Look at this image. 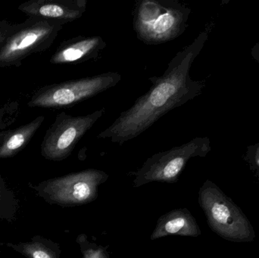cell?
I'll use <instances>...</instances> for the list:
<instances>
[{
    "instance_id": "obj_16",
    "label": "cell",
    "mask_w": 259,
    "mask_h": 258,
    "mask_svg": "<svg viewBox=\"0 0 259 258\" xmlns=\"http://www.w3.org/2000/svg\"><path fill=\"white\" fill-rule=\"evenodd\" d=\"M10 24V23L8 21H0V42L4 39L5 35H6Z\"/></svg>"
},
{
    "instance_id": "obj_3",
    "label": "cell",
    "mask_w": 259,
    "mask_h": 258,
    "mask_svg": "<svg viewBox=\"0 0 259 258\" xmlns=\"http://www.w3.org/2000/svg\"><path fill=\"white\" fill-rule=\"evenodd\" d=\"M64 25L62 21L39 18L11 24L0 42V68L19 67L31 55L49 49Z\"/></svg>"
},
{
    "instance_id": "obj_12",
    "label": "cell",
    "mask_w": 259,
    "mask_h": 258,
    "mask_svg": "<svg viewBox=\"0 0 259 258\" xmlns=\"http://www.w3.org/2000/svg\"><path fill=\"white\" fill-rule=\"evenodd\" d=\"M45 117L39 116L12 130L0 132V159L13 157L21 151L44 124Z\"/></svg>"
},
{
    "instance_id": "obj_5",
    "label": "cell",
    "mask_w": 259,
    "mask_h": 258,
    "mask_svg": "<svg viewBox=\"0 0 259 258\" xmlns=\"http://www.w3.org/2000/svg\"><path fill=\"white\" fill-rule=\"evenodd\" d=\"M199 203L214 233L234 242L253 240L255 234L247 218L211 181L207 180L199 189Z\"/></svg>"
},
{
    "instance_id": "obj_6",
    "label": "cell",
    "mask_w": 259,
    "mask_h": 258,
    "mask_svg": "<svg viewBox=\"0 0 259 258\" xmlns=\"http://www.w3.org/2000/svg\"><path fill=\"white\" fill-rule=\"evenodd\" d=\"M210 149L208 138H195L187 143L155 153L134 173L133 186L138 188L152 182L177 183L187 162L193 158L205 157Z\"/></svg>"
},
{
    "instance_id": "obj_13",
    "label": "cell",
    "mask_w": 259,
    "mask_h": 258,
    "mask_svg": "<svg viewBox=\"0 0 259 258\" xmlns=\"http://www.w3.org/2000/svg\"><path fill=\"white\" fill-rule=\"evenodd\" d=\"M8 245L27 258H60L59 245L41 238L33 239V242Z\"/></svg>"
},
{
    "instance_id": "obj_8",
    "label": "cell",
    "mask_w": 259,
    "mask_h": 258,
    "mask_svg": "<svg viewBox=\"0 0 259 258\" xmlns=\"http://www.w3.org/2000/svg\"><path fill=\"white\" fill-rule=\"evenodd\" d=\"M104 108L93 113L73 116L62 112L47 130L41 144V154L47 160L61 162L71 156L83 136L104 115Z\"/></svg>"
},
{
    "instance_id": "obj_14",
    "label": "cell",
    "mask_w": 259,
    "mask_h": 258,
    "mask_svg": "<svg viewBox=\"0 0 259 258\" xmlns=\"http://www.w3.org/2000/svg\"><path fill=\"white\" fill-rule=\"evenodd\" d=\"M76 242L80 247L83 258H110L106 248L91 242L84 233L77 236Z\"/></svg>"
},
{
    "instance_id": "obj_15",
    "label": "cell",
    "mask_w": 259,
    "mask_h": 258,
    "mask_svg": "<svg viewBox=\"0 0 259 258\" xmlns=\"http://www.w3.org/2000/svg\"><path fill=\"white\" fill-rule=\"evenodd\" d=\"M20 104L18 101H9L0 106V132L10 127L18 118Z\"/></svg>"
},
{
    "instance_id": "obj_17",
    "label": "cell",
    "mask_w": 259,
    "mask_h": 258,
    "mask_svg": "<svg viewBox=\"0 0 259 258\" xmlns=\"http://www.w3.org/2000/svg\"><path fill=\"white\" fill-rule=\"evenodd\" d=\"M255 161H256V164L259 166V151L257 153L256 158H255Z\"/></svg>"
},
{
    "instance_id": "obj_1",
    "label": "cell",
    "mask_w": 259,
    "mask_h": 258,
    "mask_svg": "<svg viewBox=\"0 0 259 258\" xmlns=\"http://www.w3.org/2000/svg\"><path fill=\"white\" fill-rule=\"evenodd\" d=\"M206 39V33H201L175 55L162 75L149 77L150 89L97 138L122 145L144 133L170 111L197 96L204 84L192 80L190 69Z\"/></svg>"
},
{
    "instance_id": "obj_18",
    "label": "cell",
    "mask_w": 259,
    "mask_h": 258,
    "mask_svg": "<svg viewBox=\"0 0 259 258\" xmlns=\"http://www.w3.org/2000/svg\"><path fill=\"white\" fill-rule=\"evenodd\" d=\"M1 181H0V199H1V195H2V186H1Z\"/></svg>"
},
{
    "instance_id": "obj_4",
    "label": "cell",
    "mask_w": 259,
    "mask_h": 258,
    "mask_svg": "<svg viewBox=\"0 0 259 258\" xmlns=\"http://www.w3.org/2000/svg\"><path fill=\"white\" fill-rule=\"evenodd\" d=\"M121 80L118 73L106 72L47 85L33 92L27 106L52 109L72 107L115 87Z\"/></svg>"
},
{
    "instance_id": "obj_2",
    "label": "cell",
    "mask_w": 259,
    "mask_h": 258,
    "mask_svg": "<svg viewBox=\"0 0 259 258\" xmlns=\"http://www.w3.org/2000/svg\"><path fill=\"white\" fill-rule=\"evenodd\" d=\"M190 13L177 0H141L133 14L134 32L147 45L170 42L185 32Z\"/></svg>"
},
{
    "instance_id": "obj_7",
    "label": "cell",
    "mask_w": 259,
    "mask_h": 258,
    "mask_svg": "<svg viewBox=\"0 0 259 258\" xmlns=\"http://www.w3.org/2000/svg\"><path fill=\"white\" fill-rule=\"evenodd\" d=\"M108 179L107 173L91 168L50 179L39 183L35 189L50 204L77 207L95 201L99 187Z\"/></svg>"
},
{
    "instance_id": "obj_11",
    "label": "cell",
    "mask_w": 259,
    "mask_h": 258,
    "mask_svg": "<svg viewBox=\"0 0 259 258\" xmlns=\"http://www.w3.org/2000/svg\"><path fill=\"white\" fill-rule=\"evenodd\" d=\"M201 230L194 217L187 209H177L160 217L151 240H156L169 236L197 237Z\"/></svg>"
},
{
    "instance_id": "obj_10",
    "label": "cell",
    "mask_w": 259,
    "mask_h": 258,
    "mask_svg": "<svg viewBox=\"0 0 259 258\" xmlns=\"http://www.w3.org/2000/svg\"><path fill=\"white\" fill-rule=\"evenodd\" d=\"M100 36H77L62 42L52 56L53 65H77L96 60L106 48Z\"/></svg>"
},
{
    "instance_id": "obj_9",
    "label": "cell",
    "mask_w": 259,
    "mask_h": 258,
    "mask_svg": "<svg viewBox=\"0 0 259 258\" xmlns=\"http://www.w3.org/2000/svg\"><path fill=\"white\" fill-rule=\"evenodd\" d=\"M88 7L87 0H30L18 6L28 18L56 20L64 24L83 16Z\"/></svg>"
}]
</instances>
